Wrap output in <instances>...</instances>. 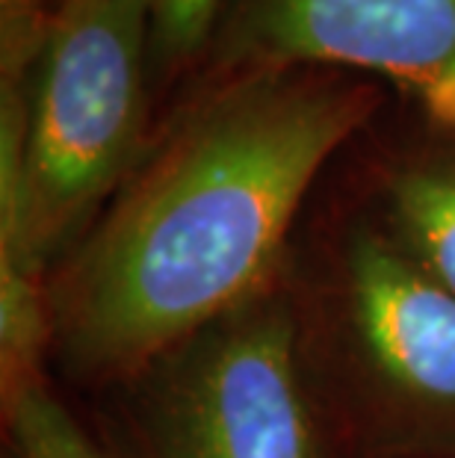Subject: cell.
<instances>
[{"label": "cell", "instance_id": "obj_11", "mask_svg": "<svg viewBox=\"0 0 455 458\" xmlns=\"http://www.w3.org/2000/svg\"><path fill=\"white\" fill-rule=\"evenodd\" d=\"M56 4H63V0H51V6L56 9Z\"/></svg>", "mask_w": 455, "mask_h": 458}, {"label": "cell", "instance_id": "obj_2", "mask_svg": "<svg viewBox=\"0 0 455 458\" xmlns=\"http://www.w3.org/2000/svg\"><path fill=\"white\" fill-rule=\"evenodd\" d=\"M145 0H63L27 81L24 172L38 255L98 216L148 151Z\"/></svg>", "mask_w": 455, "mask_h": 458}, {"label": "cell", "instance_id": "obj_3", "mask_svg": "<svg viewBox=\"0 0 455 458\" xmlns=\"http://www.w3.org/2000/svg\"><path fill=\"white\" fill-rule=\"evenodd\" d=\"M128 387L139 458H323L296 301L281 278Z\"/></svg>", "mask_w": 455, "mask_h": 458}, {"label": "cell", "instance_id": "obj_6", "mask_svg": "<svg viewBox=\"0 0 455 458\" xmlns=\"http://www.w3.org/2000/svg\"><path fill=\"white\" fill-rule=\"evenodd\" d=\"M27 81H0V399L42 385L51 352V272L30 228L24 172Z\"/></svg>", "mask_w": 455, "mask_h": 458}, {"label": "cell", "instance_id": "obj_5", "mask_svg": "<svg viewBox=\"0 0 455 458\" xmlns=\"http://www.w3.org/2000/svg\"><path fill=\"white\" fill-rule=\"evenodd\" d=\"M337 314L391 432L455 453V296L382 225H358L337 263Z\"/></svg>", "mask_w": 455, "mask_h": 458}, {"label": "cell", "instance_id": "obj_12", "mask_svg": "<svg viewBox=\"0 0 455 458\" xmlns=\"http://www.w3.org/2000/svg\"><path fill=\"white\" fill-rule=\"evenodd\" d=\"M447 458H455V453H452V455H447Z\"/></svg>", "mask_w": 455, "mask_h": 458}, {"label": "cell", "instance_id": "obj_9", "mask_svg": "<svg viewBox=\"0 0 455 458\" xmlns=\"http://www.w3.org/2000/svg\"><path fill=\"white\" fill-rule=\"evenodd\" d=\"M4 417L15 458H106L45 382L18 396Z\"/></svg>", "mask_w": 455, "mask_h": 458}, {"label": "cell", "instance_id": "obj_1", "mask_svg": "<svg viewBox=\"0 0 455 458\" xmlns=\"http://www.w3.org/2000/svg\"><path fill=\"white\" fill-rule=\"evenodd\" d=\"M382 104V83L334 68L201 74L51 272V352L69 376L137 382L275 284L308 190Z\"/></svg>", "mask_w": 455, "mask_h": 458}, {"label": "cell", "instance_id": "obj_7", "mask_svg": "<svg viewBox=\"0 0 455 458\" xmlns=\"http://www.w3.org/2000/svg\"><path fill=\"white\" fill-rule=\"evenodd\" d=\"M382 228L455 296V133L429 128L379 169Z\"/></svg>", "mask_w": 455, "mask_h": 458}, {"label": "cell", "instance_id": "obj_4", "mask_svg": "<svg viewBox=\"0 0 455 458\" xmlns=\"http://www.w3.org/2000/svg\"><path fill=\"white\" fill-rule=\"evenodd\" d=\"M257 65L370 77L455 133V0H225L201 74Z\"/></svg>", "mask_w": 455, "mask_h": 458}, {"label": "cell", "instance_id": "obj_10", "mask_svg": "<svg viewBox=\"0 0 455 458\" xmlns=\"http://www.w3.org/2000/svg\"><path fill=\"white\" fill-rule=\"evenodd\" d=\"M51 18V0H0V81H30Z\"/></svg>", "mask_w": 455, "mask_h": 458}, {"label": "cell", "instance_id": "obj_8", "mask_svg": "<svg viewBox=\"0 0 455 458\" xmlns=\"http://www.w3.org/2000/svg\"><path fill=\"white\" fill-rule=\"evenodd\" d=\"M151 27V81L205 65L225 0H145Z\"/></svg>", "mask_w": 455, "mask_h": 458}]
</instances>
